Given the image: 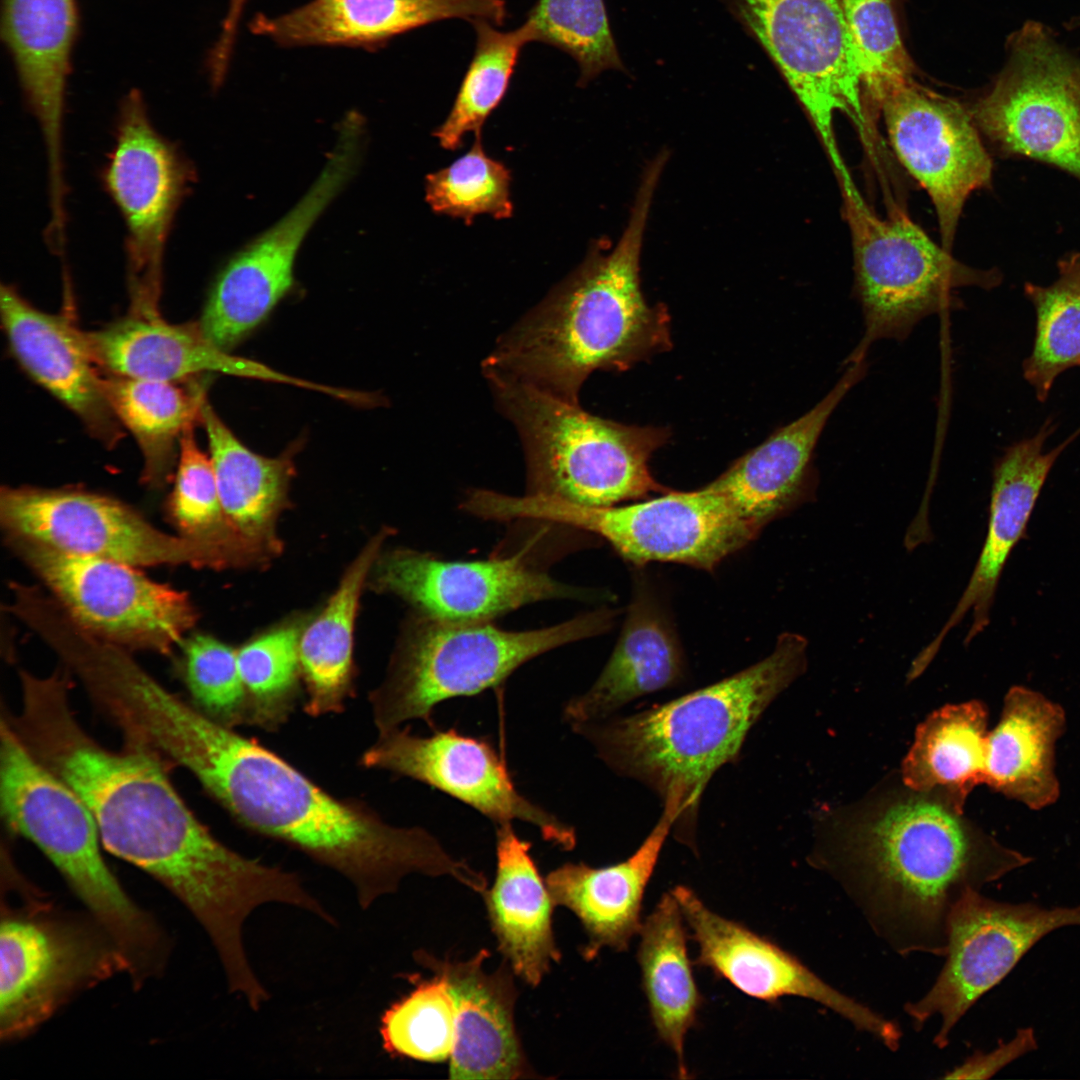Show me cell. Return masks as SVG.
<instances>
[{
	"label": "cell",
	"mask_w": 1080,
	"mask_h": 1080,
	"mask_svg": "<svg viewBox=\"0 0 1080 1080\" xmlns=\"http://www.w3.org/2000/svg\"><path fill=\"white\" fill-rule=\"evenodd\" d=\"M143 743L185 768L246 829L342 875L368 909L412 873L467 880L470 866L422 827H398L366 803L338 798L232 727L168 692L145 711Z\"/></svg>",
	"instance_id": "cell-2"
},
{
	"label": "cell",
	"mask_w": 1080,
	"mask_h": 1080,
	"mask_svg": "<svg viewBox=\"0 0 1080 1080\" xmlns=\"http://www.w3.org/2000/svg\"><path fill=\"white\" fill-rule=\"evenodd\" d=\"M1037 1041L1031 1027L1019 1029L1007 1043H1001L996 1049L970 1057L962 1066L946 1078H989L1000 1069L1035 1050Z\"/></svg>",
	"instance_id": "cell-48"
},
{
	"label": "cell",
	"mask_w": 1080,
	"mask_h": 1080,
	"mask_svg": "<svg viewBox=\"0 0 1080 1080\" xmlns=\"http://www.w3.org/2000/svg\"><path fill=\"white\" fill-rule=\"evenodd\" d=\"M807 113L840 184L852 182L837 146L834 116L866 128L862 70L838 0H729Z\"/></svg>",
	"instance_id": "cell-13"
},
{
	"label": "cell",
	"mask_w": 1080,
	"mask_h": 1080,
	"mask_svg": "<svg viewBox=\"0 0 1080 1080\" xmlns=\"http://www.w3.org/2000/svg\"><path fill=\"white\" fill-rule=\"evenodd\" d=\"M486 511L495 521L540 520L588 531L635 565L675 562L706 571L744 548L761 531L739 518L706 486L669 490L630 505L601 507L493 492Z\"/></svg>",
	"instance_id": "cell-10"
},
{
	"label": "cell",
	"mask_w": 1080,
	"mask_h": 1080,
	"mask_svg": "<svg viewBox=\"0 0 1080 1080\" xmlns=\"http://www.w3.org/2000/svg\"><path fill=\"white\" fill-rule=\"evenodd\" d=\"M988 713L977 700L946 705L916 731L902 781L917 791H942L960 805L985 782Z\"/></svg>",
	"instance_id": "cell-36"
},
{
	"label": "cell",
	"mask_w": 1080,
	"mask_h": 1080,
	"mask_svg": "<svg viewBox=\"0 0 1080 1080\" xmlns=\"http://www.w3.org/2000/svg\"><path fill=\"white\" fill-rule=\"evenodd\" d=\"M0 313L9 347L25 372L69 408L108 448L123 436L86 332L64 315L46 313L1 285Z\"/></svg>",
	"instance_id": "cell-23"
},
{
	"label": "cell",
	"mask_w": 1080,
	"mask_h": 1080,
	"mask_svg": "<svg viewBox=\"0 0 1080 1080\" xmlns=\"http://www.w3.org/2000/svg\"><path fill=\"white\" fill-rule=\"evenodd\" d=\"M246 0H230L229 9L226 14L222 36L226 39H234L237 32V26L241 17Z\"/></svg>",
	"instance_id": "cell-49"
},
{
	"label": "cell",
	"mask_w": 1080,
	"mask_h": 1080,
	"mask_svg": "<svg viewBox=\"0 0 1080 1080\" xmlns=\"http://www.w3.org/2000/svg\"><path fill=\"white\" fill-rule=\"evenodd\" d=\"M0 804L10 832L40 849L108 934L132 984L159 976L170 952L166 933L109 869L85 803L33 757L2 714Z\"/></svg>",
	"instance_id": "cell-6"
},
{
	"label": "cell",
	"mask_w": 1080,
	"mask_h": 1080,
	"mask_svg": "<svg viewBox=\"0 0 1080 1080\" xmlns=\"http://www.w3.org/2000/svg\"><path fill=\"white\" fill-rule=\"evenodd\" d=\"M1063 26H1064V27H1065V28H1066L1067 30H1071V31H1072V30H1077V29H1080V14H1079V15H1075V16H1072L1071 18H1069V19H1068V20H1067V21H1066V22H1065V23L1063 24Z\"/></svg>",
	"instance_id": "cell-50"
},
{
	"label": "cell",
	"mask_w": 1080,
	"mask_h": 1080,
	"mask_svg": "<svg viewBox=\"0 0 1080 1080\" xmlns=\"http://www.w3.org/2000/svg\"><path fill=\"white\" fill-rule=\"evenodd\" d=\"M667 156L644 168L627 225L613 248L595 243L584 261L512 328L483 361L571 403L596 370L625 371L672 346L664 305L642 293L646 223Z\"/></svg>",
	"instance_id": "cell-4"
},
{
	"label": "cell",
	"mask_w": 1080,
	"mask_h": 1080,
	"mask_svg": "<svg viewBox=\"0 0 1080 1080\" xmlns=\"http://www.w3.org/2000/svg\"><path fill=\"white\" fill-rule=\"evenodd\" d=\"M842 193L864 319V334L850 363L864 359L877 340L906 339L922 319L953 304V289H990L1001 282L998 271L956 261L903 212L880 218L856 187Z\"/></svg>",
	"instance_id": "cell-11"
},
{
	"label": "cell",
	"mask_w": 1080,
	"mask_h": 1080,
	"mask_svg": "<svg viewBox=\"0 0 1080 1080\" xmlns=\"http://www.w3.org/2000/svg\"><path fill=\"white\" fill-rule=\"evenodd\" d=\"M1001 155L1045 163L1080 182V55L1027 20L1006 41V60L969 107Z\"/></svg>",
	"instance_id": "cell-12"
},
{
	"label": "cell",
	"mask_w": 1080,
	"mask_h": 1080,
	"mask_svg": "<svg viewBox=\"0 0 1080 1080\" xmlns=\"http://www.w3.org/2000/svg\"><path fill=\"white\" fill-rule=\"evenodd\" d=\"M1069 926H1080V905L1046 908L1032 902L996 901L980 891L967 894L950 916L946 962L940 974L921 999L905 1005V1012L917 1029L940 1016L934 1043L945 1048L958 1021L982 995L999 984L1038 941Z\"/></svg>",
	"instance_id": "cell-17"
},
{
	"label": "cell",
	"mask_w": 1080,
	"mask_h": 1080,
	"mask_svg": "<svg viewBox=\"0 0 1080 1080\" xmlns=\"http://www.w3.org/2000/svg\"><path fill=\"white\" fill-rule=\"evenodd\" d=\"M21 706L4 710L27 750L90 810L102 846L167 888L218 948L243 939L244 923L283 889L278 866L218 840L171 783L167 765L145 747L110 750L92 738L69 701V674L20 675Z\"/></svg>",
	"instance_id": "cell-1"
},
{
	"label": "cell",
	"mask_w": 1080,
	"mask_h": 1080,
	"mask_svg": "<svg viewBox=\"0 0 1080 1080\" xmlns=\"http://www.w3.org/2000/svg\"><path fill=\"white\" fill-rule=\"evenodd\" d=\"M510 182L509 169L486 155L481 133H476L466 154L427 175L426 201L435 213L461 218L467 225L479 214L505 219L513 214Z\"/></svg>",
	"instance_id": "cell-44"
},
{
	"label": "cell",
	"mask_w": 1080,
	"mask_h": 1080,
	"mask_svg": "<svg viewBox=\"0 0 1080 1080\" xmlns=\"http://www.w3.org/2000/svg\"><path fill=\"white\" fill-rule=\"evenodd\" d=\"M104 388L116 417L141 449L143 481L155 488L164 485L182 433L202 423L205 391L200 385L185 389L175 382L115 374L104 377Z\"/></svg>",
	"instance_id": "cell-38"
},
{
	"label": "cell",
	"mask_w": 1080,
	"mask_h": 1080,
	"mask_svg": "<svg viewBox=\"0 0 1080 1080\" xmlns=\"http://www.w3.org/2000/svg\"><path fill=\"white\" fill-rule=\"evenodd\" d=\"M86 338L97 365L110 374L176 382L203 372H220L314 387L219 349L204 337L198 323L173 325L159 314L132 312L86 333Z\"/></svg>",
	"instance_id": "cell-29"
},
{
	"label": "cell",
	"mask_w": 1080,
	"mask_h": 1080,
	"mask_svg": "<svg viewBox=\"0 0 1080 1080\" xmlns=\"http://www.w3.org/2000/svg\"><path fill=\"white\" fill-rule=\"evenodd\" d=\"M615 611L599 609L563 623L508 631L486 622L422 616L399 652L389 678L369 696L378 732L422 720L434 728L442 702L477 695L504 682L531 659L606 632Z\"/></svg>",
	"instance_id": "cell-9"
},
{
	"label": "cell",
	"mask_w": 1080,
	"mask_h": 1080,
	"mask_svg": "<svg viewBox=\"0 0 1080 1080\" xmlns=\"http://www.w3.org/2000/svg\"><path fill=\"white\" fill-rule=\"evenodd\" d=\"M1065 724L1059 704L1027 687H1011L987 735L984 784L1032 810L1055 803V747Z\"/></svg>",
	"instance_id": "cell-33"
},
{
	"label": "cell",
	"mask_w": 1080,
	"mask_h": 1080,
	"mask_svg": "<svg viewBox=\"0 0 1080 1080\" xmlns=\"http://www.w3.org/2000/svg\"><path fill=\"white\" fill-rule=\"evenodd\" d=\"M0 518L8 536L134 567H223L237 560L213 542L166 534L128 506L77 489L2 488Z\"/></svg>",
	"instance_id": "cell-16"
},
{
	"label": "cell",
	"mask_w": 1080,
	"mask_h": 1080,
	"mask_svg": "<svg viewBox=\"0 0 1080 1080\" xmlns=\"http://www.w3.org/2000/svg\"><path fill=\"white\" fill-rule=\"evenodd\" d=\"M202 424L220 502L232 529L249 551L271 544L272 525L293 474L290 457L268 458L252 452L207 402Z\"/></svg>",
	"instance_id": "cell-35"
},
{
	"label": "cell",
	"mask_w": 1080,
	"mask_h": 1080,
	"mask_svg": "<svg viewBox=\"0 0 1080 1080\" xmlns=\"http://www.w3.org/2000/svg\"><path fill=\"white\" fill-rule=\"evenodd\" d=\"M177 458L169 508L182 535L223 546L238 558L248 553L226 518L211 458L199 449L194 427L182 433Z\"/></svg>",
	"instance_id": "cell-46"
},
{
	"label": "cell",
	"mask_w": 1080,
	"mask_h": 1080,
	"mask_svg": "<svg viewBox=\"0 0 1080 1080\" xmlns=\"http://www.w3.org/2000/svg\"><path fill=\"white\" fill-rule=\"evenodd\" d=\"M415 988L388 1007L380 1018L385 1052L424 1062L450 1058L456 1038V1003L447 981L434 973L414 981Z\"/></svg>",
	"instance_id": "cell-41"
},
{
	"label": "cell",
	"mask_w": 1080,
	"mask_h": 1080,
	"mask_svg": "<svg viewBox=\"0 0 1080 1080\" xmlns=\"http://www.w3.org/2000/svg\"><path fill=\"white\" fill-rule=\"evenodd\" d=\"M359 763L438 789L497 825L527 822L544 840L561 849L571 850L576 845L573 827L517 790L505 761L486 738L467 736L453 728L434 729L432 734L420 736L399 726L378 732Z\"/></svg>",
	"instance_id": "cell-19"
},
{
	"label": "cell",
	"mask_w": 1080,
	"mask_h": 1080,
	"mask_svg": "<svg viewBox=\"0 0 1080 1080\" xmlns=\"http://www.w3.org/2000/svg\"><path fill=\"white\" fill-rule=\"evenodd\" d=\"M511 823L497 825L496 874L482 894L498 948L512 971L537 986L561 953L553 934L554 903L546 881Z\"/></svg>",
	"instance_id": "cell-31"
},
{
	"label": "cell",
	"mask_w": 1080,
	"mask_h": 1080,
	"mask_svg": "<svg viewBox=\"0 0 1080 1080\" xmlns=\"http://www.w3.org/2000/svg\"><path fill=\"white\" fill-rule=\"evenodd\" d=\"M855 45L863 92L880 107L894 89L912 79L913 63L903 44L895 0H838Z\"/></svg>",
	"instance_id": "cell-45"
},
{
	"label": "cell",
	"mask_w": 1080,
	"mask_h": 1080,
	"mask_svg": "<svg viewBox=\"0 0 1080 1080\" xmlns=\"http://www.w3.org/2000/svg\"><path fill=\"white\" fill-rule=\"evenodd\" d=\"M638 962L651 1020L687 1077L684 1042L702 998L687 954L684 917L673 893L664 894L639 930Z\"/></svg>",
	"instance_id": "cell-34"
},
{
	"label": "cell",
	"mask_w": 1080,
	"mask_h": 1080,
	"mask_svg": "<svg viewBox=\"0 0 1080 1080\" xmlns=\"http://www.w3.org/2000/svg\"><path fill=\"white\" fill-rule=\"evenodd\" d=\"M1052 430V425L1045 423L1034 436L1009 447L996 464L988 529L980 556L954 611L938 635L915 658L918 669L925 670L950 630L968 613L972 622L964 639L966 645L988 626L1004 565L1025 532L1055 461L1080 433V430L1076 431L1058 446L1044 452V443Z\"/></svg>",
	"instance_id": "cell-24"
},
{
	"label": "cell",
	"mask_w": 1080,
	"mask_h": 1080,
	"mask_svg": "<svg viewBox=\"0 0 1080 1080\" xmlns=\"http://www.w3.org/2000/svg\"><path fill=\"white\" fill-rule=\"evenodd\" d=\"M184 678L195 706L234 728L249 724L237 652L213 637L196 634L184 642Z\"/></svg>",
	"instance_id": "cell-47"
},
{
	"label": "cell",
	"mask_w": 1080,
	"mask_h": 1080,
	"mask_svg": "<svg viewBox=\"0 0 1080 1080\" xmlns=\"http://www.w3.org/2000/svg\"><path fill=\"white\" fill-rule=\"evenodd\" d=\"M118 972L121 957L86 911L55 906L2 852L0 1040L31 1034L75 994Z\"/></svg>",
	"instance_id": "cell-8"
},
{
	"label": "cell",
	"mask_w": 1080,
	"mask_h": 1080,
	"mask_svg": "<svg viewBox=\"0 0 1080 1080\" xmlns=\"http://www.w3.org/2000/svg\"><path fill=\"white\" fill-rule=\"evenodd\" d=\"M1024 292L1035 308L1036 335L1023 375L1043 402L1061 373L1080 367V253L1059 260L1052 284L1027 282Z\"/></svg>",
	"instance_id": "cell-40"
},
{
	"label": "cell",
	"mask_w": 1080,
	"mask_h": 1080,
	"mask_svg": "<svg viewBox=\"0 0 1080 1080\" xmlns=\"http://www.w3.org/2000/svg\"><path fill=\"white\" fill-rule=\"evenodd\" d=\"M381 538L361 552L324 610L300 637V666L308 693L304 711L312 717L343 712L353 695L354 620Z\"/></svg>",
	"instance_id": "cell-37"
},
{
	"label": "cell",
	"mask_w": 1080,
	"mask_h": 1080,
	"mask_svg": "<svg viewBox=\"0 0 1080 1080\" xmlns=\"http://www.w3.org/2000/svg\"><path fill=\"white\" fill-rule=\"evenodd\" d=\"M535 41L569 54L578 64L579 84L606 70H623L603 0H538L527 19Z\"/></svg>",
	"instance_id": "cell-43"
},
{
	"label": "cell",
	"mask_w": 1080,
	"mask_h": 1080,
	"mask_svg": "<svg viewBox=\"0 0 1080 1080\" xmlns=\"http://www.w3.org/2000/svg\"><path fill=\"white\" fill-rule=\"evenodd\" d=\"M489 956L480 950L465 961H447L426 952L416 958L450 986L456 1003V1038L449 1058L451 1079L511 1080L529 1077V1067L514 1022L516 991L500 968L487 973Z\"/></svg>",
	"instance_id": "cell-27"
},
{
	"label": "cell",
	"mask_w": 1080,
	"mask_h": 1080,
	"mask_svg": "<svg viewBox=\"0 0 1080 1080\" xmlns=\"http://www.w3.org/2000/svg\"><path fill=\"white\" fill-rule=\"evenodd\" d=\"M865 369L864 360L851 362L813 408L777 429L705 486L759 530L792 510L814 487L812 457L827 421Z\"/></svg>",
	"instance_id": "cell-25"
},
{
	"label": "cell",
	"mask_w": 1080,
	"mask_h": 1080,
	"mask_svg": "<svg viewBox=\"0 0 1080 1080\" xmlns=\"http://www.w3.org/2000/svg\"><path fill=\"white\" fill-rule=\"evenodd\" d=\"M482 371L520 436L527 494L601 507L670 490L649 469L670 438L667 428L604 419L495 370Z\"/></svg>",
	"instance_id": "cell-7"
},
{
	"label": "cell",
	"mask_w": 1080,
	"mask_h": 1080,
	"mask_svg": "<svg viewBox=\"0 0 1080 1080\" xmlns=\"http://www.w3.org/2000/svg\"><path fill=\"white\" fill-rule=\"evenodd\" d=\"M470 22L476 33L475 51L448 117L433 133L447 150L458 149L468 132L481 133L506 93L521 50L535 41L528 20L506 32L484 19Z\"/></svg>",
	"instance_id": "cell-39"
},
{
	"label": "cell",
	"mask_w": 1080,
	"mask_h": 1080,
	"mask_svg": "<svg viewBox=\"0 0 1080 1080\" xmlns=\"http://www.w3.org/2000/svg\"><path fill=\"white\" fill-rule=\"evenodd\" d=\"M300 637L297 627L284 626L248 642L237 652L249 725L273 731L294 711L301 672Z\"/></svg>",
	"instance_id": "cell-42"
},
{
	"label": "cell",
	"mask_w": 1080,
	"mask_h": 1080,
	"mask_svg": "<svg viewBox=\"0 0 1080 1080\" xmlns=\"http://www.w3.org/2000/svg\"><path fill=\"white\" fill-rule=\"evenodd\" d=\"M807 645L802 635L784 632L771 654L732 676L629 716L572 728L616 773L647 785L663 802L675 800L680 815L673 828L692 845L706 785L736 758L771 702L804 672Z\"/></svg>",
	"instance_id": "cell-5"
},
{
	"label": "cell",
	"mask_w": 1080,
	"mask_h": 1080,
	"mask_svg": "<svg viewBox=\"0 0 1080 1080\" xmlns=\"http://www.w3.org/2000/svg\"><path fill=\"white\" fill-rule=\"evenodd\" d=\"M680 814L678 804L664 802L663 813L639 848L626 860L605 866L566 863L545 881L554 905L571 910L588 936L583 950L593 959L604 947L623 951L642 925L645 889L663 844Z\"/></svg>",
	"instance_id": "cell-28"
},
{
	"label": "cell",
	"mask_w": 1080,
	"mask_h": 1080,
	"mask_svg": "<svg viewBox=\"0 0 1080 1080\" xmlns=\"http://www.w3.org/2000/svg\"><path fill=\"white\" fill-rule=\"evenodd\" d=\"M812 858L901 955H945L960 900L1032 861L948 794L906 785L830 816Z\"/></svg>",
	"instance_id": "cell-3"
},
{
	"label": "cell",
	"mask_w": 1080,
	"mask_h": 1080,
	"mask_svg": "<svg viewBox=\"0 0 1080 1080\" xmlns=\"http://www.w3.org/2000/svg\"><path fill=\"white\" fill-rule=\"evenodd\" d=\"M683 673L672 625L648 594L638 592L608 662L591 688L568 701L563 718L571 727L606 719L638 697L677 684Z\"/></svg>",
	"instance_id": "cell-32"
},
{
	"label": "cell",
	"mask_w": 1080,
	"mask_h": 1080,
	"mask_svg": "<svg viewBox=\"0 0 1080 1080\" xmlns=\"http://www.w3.org/2000/svg\"><path fill=\"white\" fill-rule=\"evenodd\" d=\"M103 178L127 228L133 312L158 314L165 244L194 173L153 127L136 93L123 103Z\"/></svg>",
	"instance_id": "cell-18"
},
{
	"label": "cell",
	"mask_w": 1080,
	"mask_h": 1080,
	"mask_svg": "<svg viewBox=\"0 0 1080 1080\" xmlns=\"http://www.w3.org/2000/svg\"><path fill=\"white\" fill-rule=\"evenodd\" d=\"M894 152L929 195L942 247L952 251L956 228L970 195L990 187L993 162L969 108L913 81L882 101Z\"/></svg>",
	"instance_id": "cell-20"
},
{
	"label": "cell",
	"mask_w": 1080,
	"mask_h": 1080,
	"mask_svg": "<svg viewBox=\"0 0 1080 1080\" xmlns=\"http://www.w3.org/2000/svg\"><path fill=\"white\" fill-rule=\"evenodd\" d=\"M4 27L27 99L46 145L50 195L64 194L62 125L73 0H5Z\"/></svg>",
	"instance_id": "cell-30"
},
{
	"label": "cell",
	"mask_w": 1080,
	"mask_h": 1080,
	"mask_svg": "<svg viewBox=\"0 0 1080 1080\" xmlns=\"http://www.w3.org/2000/svg\"><path fill=\"white\" fill-rule=\"evenodd\" d=\"M506 17L504 0H312L280 16L259 14L250 29L287 47L375 48L439 20L484 19L501 26Z\"/></svg>",
	"instance_id": "cell-26"
},
{
	"label": "cell",
	"mask_w": 1080,
	"mask_h": 1080,
	"mask_svg": "<svg viewBox=\"0 0 1080 1080\" xmlns=\"http://www.w3.org/2000/svg\"><path fill=\"white\" fill-rule=\"evenodd\" d=\"M671 892L698 945V965L755 999L773 1002L782 996H798L813 1000L888 1049H898L902 1033L897 1024L836 990L768 938L710 910L690 888L677 886Z\"/></svg>",
	"instance_id": "cell-21"
},
{
	"label": "cell",
	"mask_w": 1080,
	"mask_h": 1080,
	"mask_svg": "<svg viewBox=\"0 0 1080 1080\" xmlns=\"http://www.w3.org/2000/svg\"><path fill=\"white\" fill-rule=\"evenodd\" d=\"M9 542L67 615L98 638L167 655L196 621L185 593L147 578L134 566L17 536H9Z\"/></svg>",
	"instance_id": "cell-14"
},
{
	"label": "cell",
	"mask_w": 1080,
	"mask_h": 1080,
	"mask_svg": "<svg viewBox=\"0 0 1080 1080\" xmlns=\"http://www.w3.org/2000/svg\"><path fill=\"white\" fill-rule=\"evenodd\" d=\"M378 582L422 616L452 622L491 621L534 602L583 595L516 556L447 561L400 550L380 563Z\"/></svg>",
	"instance_id": "cell-22"
},
{
	"label": "cell",
	"mask_w": 1080,
	"mask_h": 1080,
	"mask_svg": "<svg viewBox=\"0 0 1080 1080\" xmlns=\"http://www.w3.org/2000/svg\"><path fill=\"white\" fill-rule=\"evenodd\" d=\"M364 141V124L354 118L343 120L323 170L303 198L222 268L198 323L211 344L224 351L236 346L291 289L301 243L356 173Z\"/></svg>",
	"instance_id": "cell-15"
}]
</instances>
